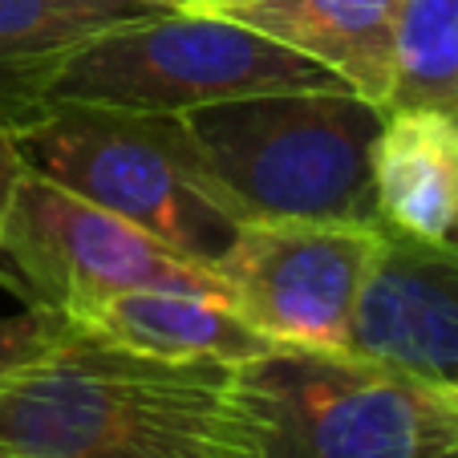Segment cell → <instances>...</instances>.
Wrapping results in <instances>:
<instances>
[{
  "label": "cell",
  "instance_id": "6da1fadb",
  "mask_svg": "<svg viewBox=\"0 0 458 458\" xmlns=\"http://www.w3.org/2000/svg\"><path fill=\"white\" fill-rule=\"evenodd\" d=\"M224 361H166L73 325L0 377V458H240Z\"/></svg>",
  "mask_w": 458,
  "mask_h": 458
},
{
  "label": "cell",
  "instance_id": "30bf717a",
  "mask_svg": "<svg viewBox=\"0 0 458 458\" xmlns=\"http://www.w3.org/2000/svg\"><path fill=\"white\" fill-rule=\"evenodd\" d=\"M402 9L406 0H251L224 17L329 65L365 102L389 110Z\"/></svg>",
  "mask_w": 458,
  "mask_h": 458
},
{
  "label": "cell",
  "instance_id": "e0dca14e",
  "mask_svg": "<svg viewBox=\"0 0 458 458\" xmlns=\"http://www.w3.org/2000/svg\"><path fill=\"white\" fill-rule=\"evenodd\" d=\"M147 4H158V9H174L171 0H147Z\"/></svg>",
  "mask_w": 458,
  "mask_h": 458
},
{
  "label": "cell",
  "instance_id": "9c48e42d",
  "mask_svg": "<svg viewBox=\"0 0 458 458\" xmlns=\"http://www.w3.org/2000/svg\"><path fill=\"white\" fill-rule=\"evenodd\" d=\"M377 224L418 243L458 232V114L442 106L386 110L373 147Z\"/></svg>",
  "mask_w": 458,
  "mask_h": 458
},
{
  "label": "cell",
  "instance_id": "3957f363",
  "mask_svg": "<svg viewBox=\"0 0 458 458\" xmlns=\"http://www.w3.org/2000/svg\"><path fill=\"white\" fill-rule=\"evenodd\" d=\"M240 458H458V386L276 345L235 365Z\"/></svg>",
  "mask_w": 458,
  "mask_h": 458
},
{
  "label": "cell",
  "instance_id": "4fadbf2b",
  "mask_svg": "<svg viewBox=\"0 0 458 458\" xmlns=\"http://www.w3.org/2000/svg\"><path fill=\"white\" fill-rule=\"evenodd\" d=\"M394 106L458 114V0H406L394 41Z\"/></svg>",
  "mask_w": 458,
  "mask_h": 458
},
{
  "label": "cell",
  "instance_id": "5bb4252c",
  "mask_svg": "<svg viewBox=\"0 0 458 458\" xmlns=\"http://www.w3.org/2000/svg\"><path fill=\"white\" fill-rule=\"evenodd\" d=\"M70 329L73 320L41 301H25L21 309H0V377H9L13 369L49 353Z\"/></svg>",
  "mask_w": 458,
  "mask_h": 458
},
{
  "label": "cell",
  "instance_id": "7a4b0ae2",
  "mask_svg": "<svg viewBox=\"0 0 458 458\" xmlns=\"http://www.w3.org/2000/svg\"><path fill=\"white\" fill-rule=\"evenodd\" d=\"M195 171L235 224H377L386 110L357 89H280L174 114Z\"/></svg>",
  "mask_w": 458,
  "mask_h": 458
},
{
  "label": "cell",
  "instance_id": "ffe728a7",
  "mask_svg": "<svg viewBox=\"0 0 458 458\" xmlns=\"http://www.w3.org/2000/svg\"><path fill=\"white\" fill-rule=\"evenodd\" d=\"M450 386H458V381H450Z\"/></svg>",
  "mask_w": 458,
  "mask_h": 458
},
{
  "label": "cell",
  "instance_id": "d6986e66",
  "mask_svg": "<svg viewBox=\"0 0 458 458\" xmlns=\"http://www.w3.org/2000/svg\"><path fill=\"white\" fill-rule=\"evenodd\" d=\"M450 243H458V232H454V240H450Z\"/></svg>",
  "mask_w": 458,
  "mask_h": 458
},
{
  "label": "cell",
  "instance_id": "5b68a950",
  "mask_svg": "<svg viewBox=\"0 0 458 458\" xmlns=\"http://www.w3.org/2000/svg\"><path fill=\"white\" fill-rule=\"evenodd\" d=\"M17 147L33 174L139 224L211 272L240 232L195 171L174 114L49 106L17 134Z\"/></svg>",
  "mask_w": 458,
  "mask_h": 458
},
{
  "label": "cell",
  "instance_id": "277c9868",
  "mask_svg": "<svg viewBox=\"0 0 458 458\" xmlns=\"http://www.w3.org/2000/svg\"><path fill=\"white\" fill-rule=\"evenodd\" d=\"M280 89H353L329 65L224 13L158 9L86 41L45 89L49 106L179 114Z\"/></svg>",
  "mask_w": 458,
  "mask_h": 458
},
{
  "label": "cell",
  "instance_id": "2e32d148",
  "mask_svg": "<svg viewBox=\"0 0 458 458\" xmlns=\"http://www.w3.org/2000/svg\"><path fill=\"white\" fill-rule=\"evenodd\" d=\"M240 4H251V0H191L187 9H203V13H232Z\"/></svg>",
  "mask_w": 458,
  "mask_h": 458
},
{
  "label": "cell",
  "instance_id": "7c38bea8",
  "mask_svg": "<svg viewBox=\"0 0 458 458\" xmlns=\"http://www.w3.org/2000/svg\"><path fill=\"white\" fill-rule=\"evenodd\" d=\"M73 325L98 333V337L126 345L134 353L166 357V361H224L243 365L251 357L276 349L259 329L219 296L203 293H166V288H142L122 293L94 304Z\"/></svg>",
  "mask_w": 458,
  "mask_h": 458
},
{
  "label": "cell",
  "instance_id": "8fae6325",
  "mask_svg": "<svg viewBox=\"0 0 458 458\" xmlns=\"http://www.w3.org/2000/svg\"><path fill=\"white\" fill-rule=\"evenodd\" d=\"M158 13L147 0H0V122L21 134L49 114L45 89L86 41Z\"/></svg>",
  "mask_w": 458,
  "mask_h": 458
},
{
  "label": "cell",
  "instance_id": "9a60e30c",
  "mask_svg": "<svg viewBox=\"0 0 458 458\" xmlns=\"http://www.w3.org/2000/svg\"><path fill=\"white\" fill-rule=\"evenodd\" d=\"M25 171L29 166H25V158H21L17 134L0 122V224H4V216H9V203H13V195H17V182L25 179ZM0 284H9L21 301H33V296L21 288V280L13 276V268L4 264V256H0Z\"/></svg>",
  "mask_w": 458,
  "mask_h": 458
},
{
  "label": "cell",
  "instance_id": "ac0fdd59",
  "mask_svg": "<svg viewBox=\"0 0 458 458\" xmlns=\"http://www.w3.org/2000/svg\"><path fill=\"white\" fill-rule=\"evenodd\" d=\"M171 4H174V9H187V4H191V0H171Z\"/></svg>",
  "mask_w": 458,
  "mask_h": 458
},
{
  "label": "cell",
  "instance_id": "52a82bcc",
  "mask_svg": "<svg viewBox=\"0 0 458 458\" xmlns=\"http://www.w3.org/2000/svg\"><path fill=\"white\" fill-rule=\"evenodd\" d=\"M381 240V224H243L219 256L216 276L227 304L272 345L349 353Z\"/></svg>",
  "mask_w": 458,
  "mask_h": 458
},
{
  "label": "cell",
  "instance_id": "8992f818",
  "mask_svg": "<svg viewBox=\"0 0 458 458\" xmlns=\"http://www.w3.org/2000/svg\"><path fill=\"white\" fill-rule=\"evenodd\" d=\"M0 256L33 301L70 320L86 317L110 296L142 288L227 301L224 280L211 268L33 171L17 182L9 216L0 224Z\"/></svg>",
  "mask_w": 458,
  "mask_h": 458
},
{
  "label": "cell",
  "instance_id": "ba28073f",
  "mask_svg": "<svg viewBox=\"0 0 458 458\" xmlns=\"http://www.w3.org/2000/svg\"><path fill=\"white\" fill-rule=\"evenodd\" d=\"M349 353L430 381H458V243L386 232L357 304Z\"/></svg>",
  "mask_w": 458,
  "mask_h": 458
}]
</instances>
